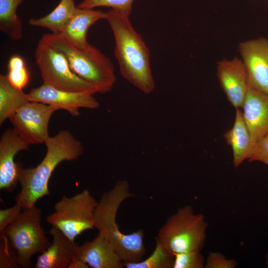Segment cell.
<instances>
[{
    "label": "cell",
    "instance_id": "6da1fadb",
    "mask_svg": "<svg viewBox=\"0 0 268 268\" xmlns=\"http://www.w3.org/2000/svg\"><path fill=\"white\" fill-rule=\"evenodd\" d=\"M45 143L46 153L37 166L24 168L20 165L18 182L21 189L15 201L23 209L33 206L39 200L50 195L48 184L55 168L63 161L77 159L84 151L82 143L65 130L50 136Z\"/></svg>",
    "mask_w": 268,
    "mask_h": 268
},
{
    "label": "cell",
    "instance_id": "7a4b0ae2",
    "mask_svg": "<svg viewBox=\"0 0 268 268\" xmlns=\"http://www.w3.org/2000/svg\"><path fill=\"white\" fill-rule=\"evenodd\" d=\"M112 30L115 47L114 55L123 77L145 94L154 89L149 49L141 35L133 27L129 17L113 9L106 19Z\"/></svg>",
    "mask_w": 268,
    "mask_h": 268
},
{
    "label": "cell",
    "instance_id": "3957f363",
    "mask_svg": "<svg viewBox=\"0 0 268 268\" xmlns=\"http://www.w3.org/2000/svg\"><path fill=\"white\" fill-rule=\"evenodd\" d=\"M134 196L129 183L118 180L111 190L102 195L94 211L95 228L108 238L124 263L141 261L146 251L143 230L125 234L116 221L120 205Z\"/></svg>",
    "mask_w": 268,
    "mask_h": 268
},
{
    "label": "cell",
    "instance_id": "277c9868",
    "mask_svg": "<svg viewBox=\"0 0 268 268\" xmlns=\"http://www.w3.org/2000/svg\"><path fill=\"white\" fill-rule=\"evenodd\" d=\"M66 57L71 70L79 77L94 85L98 93L110 92L116 82L110 60L89 44L83 49L71 44L58 34L49 33L41 38Z\"/></svg>",
    "mask_w": 268,
    "mask_h": 268
},
{
    "label": "cell",
    "instance_id": "5b68a950",
    "mask_svg": "<svg viewBox=\"0 0 268 268\" xmlns=\"http://www.w3.org/2000/svg\"><path fill=\"white\" fill-rule=\"evenodd\" d=\"M207 228L204 215L186 205L167 219L155 239L173 257L188 251H201L206 241Z\"/></svg>",
    "mask_w": 268,
    "mask_h": 268
},
{
    "label": "cell",
    "instance_id": "8992f818",
    "mask_svg": "<svg viewBox=\"0 0 268 268\" xmlns=\"http://www.w3.org/2000/svg\"><path fill=\"white\" fill-rule=\"evenodd\" d=\"M41 216L42 210L36 205L23 209L2 234L8 238L19 268L31 267L32 256L43 253L51 243L41 225Z\"/></svg>",
    "mask_w": 268,
    "mask_h": 268
},
{
    "label": "cell",
    "instance_id": "52a82bcc",
    "mask_svg": "<svg viewBox=\"0 0 268 268\" xmlns=\"http://www.w3.org/2000/svg\"><path fill=\"white\" fill-rule=\"evenodd\" d=\"M43 84L61 90L84 92L93 95L98 93L93 84L77 75L71 69L65 56L42 38L35 53Z\"/></svg>",
    "mask_w": 268,
    "mask_h": 268
},
{
    "label": "cell",
    "instance_id": "ba28073f",
    "mask_svg": "<svg viewBox=\"0 0 268 268\" xmlns=\"http://www.w3.org/2000/svg\"><path fill=\"white\" fill-rule=\"evenodd\" d=\"M97 203L87 189L71 197L64 196L55 203L54 212L47 217L46 221L74 241L83 232L95 229L94 211Z\"/></svg>",
    "mask_w": 268,
    "mask_h": 268
},
{
    "label": "cell",
    "instance_id": "9c48e42d",
    "mask_svg": "<svg viewBox=\"0 0 268 268\" xmlns=\"http://www.w3.org/2000/svg\"><path fill=\"white\" fill-rule=\"evenodd\" d=\"M58 110L52 105L29 101L9 120L16 133L29 145L45 143L50 137L48 126L50 119Z\"/></svg>",
    "mask_w": 268,
    "mask_h": 268
},
{
    "label": "cell",
    "instance_id": "30bf717a",
    "mask_svg": "<svg viewBox=\"0 0 268 268\" xmlns=\"http://www.w3.org/2000/svg\"><path fill=\"white\" fill-rule=\"evenodd\" d=\"M27 95L30 101L53 106L59 110L67 111L73 116L80 114L81 108L94 109L99 107L98 101L92 94L61 90L45 84L31 89Z\"/></svg>",
    "mask_w": 268,
    "mask_h": 268
},
{
    "label": "cell",
    "instance_id": "8fae6325",
    "mask_svg": "<svg viewBox=\"0 0 268 268\" xmlns=\"http://www.w3.org/2000/svg\"><path fill=\"white\" fill-rule=\"evenodd\" d=\"M239 50L250 87L268 95V40L260 38L242 42Z\"/></svg>",
    "mask_w": 268,
    "mask_h": 268
},
{
    "label": "cell",
    "instance_id": "7c38bea8",
    "mask_svg": "<svg viewBox=\"0 0 268 268\" xmlns=\"http://www.w3.org/2000/svg\"><path fill=\"white\" fill-rule=\"evenodd\" d=\"M29 144L23 140L14 130H6L0 139V189L11 192L18 182L19 170L21 163L15 162L18 152L27 150Z\"/></svg>",
    "mask_w": 268,
    "mask_h": 268
},
{
    "label": "cell",
    "instance_id": "4fadbf2b",
    "mask_svg": "<svg viewBox=\"0 0 268 268\" xmlns=\"http://www.w3.org/2000/svg\"><path fill=\"white\" fill-rule=\"evenodd\" d=\"M217 73L228 101L235 108H242L250 83L242 60L235 58L218 62Z\"/></svg>",
    "mask_w": 268,
    "mask_h": 268
},
{
    "label": "cell",
    "instance_id": "5bb4252c",
    "mask_svg": "<svg viewBox=\"0 0 268 268\" xmlns=\"http://www.w3.org/2000/svg\"><path fill=\"white\" fill-rule=\"evenodd\" d=\"M242 108L244 120L255 144L268 134V95L250 87Z\"/></svg>",
    "mask_w": 268,
    "mask_h": 268
},
{
    "label": "cell",
    "instance_id": "9a60e30c",
    "mask_svg": "<svg viewBox=\"0 0 268 268\" xmlns=\"http://www.w3.org/2000/svg\"><path fill=\"white\" fill-rule=\"evenodd\" d=\"M75 257L93 268H123L124 263L113 246L102 233L98 232L92 241L78 246Z\"/></svg>",
    "mask_w": 268,
    "mask_h": 268
},
{
    "label": "cell",
    "instance_id": "2e32d148",
    "mask_svg": "<svg viewBox=\"0 0 268 268\" xmlns=\"http://www.w3.org/2000/svg\"><path fill=\"white\" fill-rule=\"evenodd\" d=\"M53 241L37 259L35 268H67L75 257L79 246L61 230L52 226L49 231Z\"/></svg>",
    "mask_w": 268,
    "mask_h": 268
},
{
    "label": "cell",
    "instance_id": "e0dca14e",
    "mask_svg": "<svg viewBox=\"0 0 268 268\" xmlns=\"http://www.w3.org/2000/svg\"><path fill=\"white\" fill-rule=\"evenodd\" d=\"M107 12L100 10L77 8L60 34L73 45L83 49L88 44L87 33L89 27L101 19H106Z\"/></svg>",
    "mask_w": 268,
    "mask_h": 268
},
{
    "label": "cell",
    "instance_id": "ac0fdd59",
    "mask_svg": "<svg viewBox=\"0 0 268 268\" xmlns=\"http://www.w3.org/2000/svg\"><path fill=\"white\" fill-rule=\"evenodd\" d=\"M224 136L232 148L233 165L237 168L249 159L254 145L240 108H236L234 124Z\"/></svg>",
    "mask_w": 268,
    "mask_h": 268
},
{
    "label": "cell",
    "instance_id": "d6986e66",
    "mask_svg": "<svg viewBox=\"0 0 268 268\" xmlns=\"http://www.w3.org/2000/svg\"><path fill=\"white\" fill-rule=\"evenodd\" d=\"M77 8L74 0H61L51 12L40 18H31L28 23L33 26L47 28L52 33L60 34Z\"/></svg>",
    "mask_w": 268,
    "mask_h": 268
},
{
    "label": "cell",
    "instance_id": "ffe728a7",
    "mask_svg": "<svg viewBox=\"0 0 268 268\" xmlns=\"http://www.w3.org/2000/svg\"><path fill=\"white\" fill-rule=\"evenodd\" d=\"M30 101L22 89L13 85L5 74H0V125Z\"/></svg>",
    "mask_w": 268,
    "mask_h": 268
},
{
    "label": "cell",
    "instance_id": "44dd1931",
    "mask_svg": "<svg viewBox=\"0 0 268 268\" xmlns=\"http://www.w3.org/2000/svg\"><path fill=\"white\" fill-rule=\"evenodd\" d=\"M23 0H0V29L14 41L23 37L22 23L17 14Z\"/></svg>",
    "mask_w": 268,
    "mask_h": 268
},
{
    "label": "cell",
    "instance_id": "7402d4cb",
    "mask_svg": "<svg viewBox=\"0 0 268 268\" xmlns=\"http://www.w3.org/2000/svg\"><path fill=\"white\" fill-rule=\"evenodd\" d=\"M154 249L144 260L137 263H124L127 268H173L174 257L170 255L156 239Z\"/></svg>",
    "mask_w": 268,
    "mask_h": 268
},
{
    "label": "cell",
    "instance_id": "603a6c76",
    "mask_svg": "<svg viewBox=\"0 0 268 268\" xmlns=\"http://www.w3.org/2000/svg\"><path fill=\"white\" fill-rule=\"evenodd\" d=\"M8 69L6 75L13 85L22 89L27 85L29 73L22 58L18 55L11 57L8 63Z\"/></svg>",
    "mask_w": 268,
    "mask_h": 268
},
{
    "label": "cell",
    "instance_id": "cb8c5ba5",
    "mask_svg": "<svg viewBox=\"0 0 268 268\" xmlns=\"http://www.w3.org/2000/svg\"><path fill=\"white\" fill-rule=\"evenodd\" d=\"M134 0H83L77 6L80 8L93 9L99 6L111 7L123 15L130 17Z\"/></svg>",
    "mask_w": 268,
    "mask_h": 268
},
{
    "label": "cell",
    "instance_id": "d4e9b609",
    "mask_svg": "<svg viewBox=\"0 0 268 268\" xmlns=\"http://www.w3.org/2000/svg\"><path fill=\"white\" fill-rule=\"evenodd\" d=\"M205 260L201 251H192L176 254L173 268H203Z\"/></svg>",
    "mask_w": 268,
    "mask_h": 268
},
{
    "label": "cell",
    "instance_id": "484cf974",
    "mask_svg": "<svg viewBox=\"0 0 268 268\" xmlns=\"http://www.w3.org/2000/svg\"><path fill=\"white\" fill-rule=\"evenodd\" d=\"M0 238V268H19L8 238L4 234Z\"/></svg>",
    "mask_w": 268,
    "mask_h": 268
},
{
    "label": "cell",
    "instance_id": "4316f807",
    "mask_svg": "<svg viewBox=\"0 0 268 268\" xmlns=\"http://www.w3.org/2000/svg\"><path fill=\"white\" fill-rule=\"evenodd\" d=\"M237 262L233 259H228L219 252H210L205 262V268H235Z\"/></svg>",
    "mask_w": 268,
    "mask_h": 268
},
{
    "label": "cell",
    "instance_id": "83f0119b",
    "mask_svg": "<svg viewBox=\"0 0 268 268\" xmlns=\"http://www.w3.org/2000/svg\"><path fill=\"white\" fill-rule=\"evenodd\" d=\"M23 208L18 204L9 208L0 210V235L2 234L6 228L14 222L19 216Z\"/></svg>",
    "mask_w": 268,
    "mask_h": 268
},
{
    "label": "cell",
    "instance_id": "f1b7e54d",
    "mask_svg": "<svg viewBox=\"0 0 268 268\" xmlns=\"http://www.w3.org/2000/svg\"><path fill=\"white\" fill-rule=\"evenodd\" d=\"M248 160L262 162L268 166V134L254 144Z\"/></svg>",
    "mask_w": 268,
    "mask_h": 268
},
{
    "label": "cell",
    "instance_id": "f546056e",
    "mask_svg": "<svg viewBox=\"0 0 268 268\" xmlns=\"http://www.w3.org/2000/svg\"><path fill=\"white\" fill-rule=\"evenodd\" d=\"M90 267L80 259L74 257L69 263L68 268H89Z\"/></svg>",
    "mask_w": 268,
    "mask_h": 268
},
{
    "label": "cell",
    "instance_id": "4dcf8cb0",
    "mask_svg": "<svg viewBox=\"0 0 268 268\" xmlns=\"http://www.w3.org/2000/svg\"><path fill=\"white\" fill-rule=\"evenodd\" d=\"M266 263L268 268V254H267V256H266Z\"/></svg>",
    "mask_w": 268,
    "mask_h": 268
}]
</instances>
